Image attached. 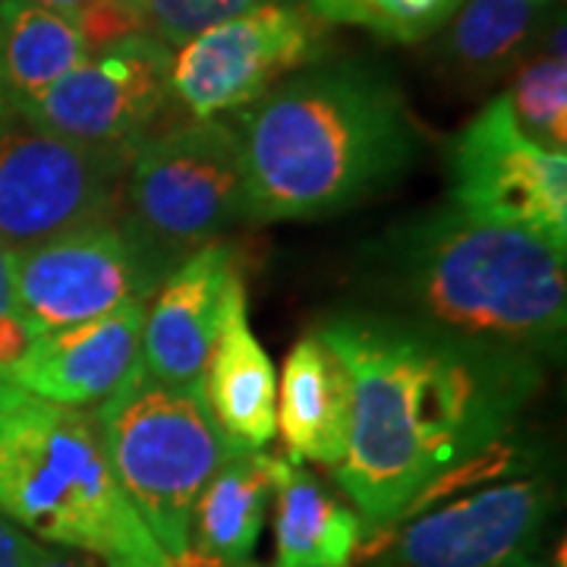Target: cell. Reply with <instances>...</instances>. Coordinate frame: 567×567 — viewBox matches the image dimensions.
Here are the masks:
<instances>
[{
    "instance_id": "6da1fadb",
    "label": "cell",
    "mask_w": 567,
    "mask_h": 567,
    "mask_svg": "<svg viewBox=\"0 0 567 567\" xmlns=\"http://www.w3.org/2000/svg\"><path fill=\"white\" fill-rule=\"evenodd\" d=\"M316 334L353 385L350 442L334 480L369 529L391 527L498 445L543 382L536 357L388 309L331 312Z\"/></svg>"
},
{
    "instance_id": "7a4b0ae2",
    "label": "cell",
    "mask_w": 567,
    "mask_h": 567,
    "mask_svg": "<svg viewBox=\"0 0 567 567\" xmlns=\"http://www.w3.org/2000/svg\"><path fill=\"white\" fill-rule=\"evenodd\" d=\"M249 224L341 215L404 181L420 155L404 92L369 61H319L237 117Z\"/></svg>"
},
{
    "instance_id": "3957f363",
    "label": "cell",
    "mask_w": 567,
    "mask_h": 567,
    "mask_svg": "<svg viewBox=\"0 0 567 567\" xmlns=\"http://www.w3.org/2000/svg\"><path fill=\"white\" fill-rule=\"evenodd\" d=\"M375 309L555 360L567 331V252L546 237L442 205L388 227L363 249Z\"/></svg>"
},
{
    "instance_id": "277c9868",
    "label": "cell",
    "mask_w": 567,
    "mask_h": 567,
    "mask_svg": "<svg viewBox=\"0 0 567 567\" xmlns=\"http://www.w3.org/2000/svg\"><path fill=\"white\" fill-rule=\"evenodd\" d=\"M0 517L104 567H177L117 483L89 410L0 379Z\"/></svg>"
},
{
    "instance_id": "5b68a950",
    "label": "cell",
    "mask_w": 567,
    "mask_h": 567,
    "mask_svg": "<svg viewBox=\"0 0 567 567\" xmlns=\"http://www.w3.org/2000/svg\"><path fill=\"white\" fill-rule=\"evenodd\" d=\"M92 416L130 505L164 555L186 567L196 498L237 451L215 423L203 385H164L136 360Z\"/></svg>"
},
{
    "instance_id": "8992f818",
    "label": "cell",
    "mask_w": 567,
    "mask_h": 567,
    "mask_svg": "<svg viewBox=\"0 0 567 567\" xmlns=\"http://www.w3.org/2000/svg\"><path fill=\"white\" fill-rule=\"evenodd\" d=\"M117 218L171 268L249 224L237 123L212 117L148 136L130 155Z\"/></svg>"
},
{
    "instance_id": "52a82bcc",
    "label": "cell",
    "mask_w": 567,
    "mask_h": 567,
    "mask_svg": "<svg viewBox=\"0 0 567 567\" xmlns=\"http://www.w3.org/2000/svg\"><path fill=\"white\" fill-rule=\"evenodd\" d=\"M328 29L300 0H275L205 29L174 51L171 102L193 121L246 111L281 80L324 61Z\"/></svg>"
},
{
    "instance_id": "ba28073f",
    "label": "cell",
    "mask_w": 567,
    "mask_h": 567,
    "mask_svg": "<svg viewBox=\"0 0 567 567\" xmlns=\"http://www.w3.org/2000/svg\"><path fill=\"white\" fill-rule=\"evenodd\" d=\"M130 155L99 152L20 117L0 126V244L25 252L117 218Z\"/></svg>"
},
{
    "instance_id": "9c48e42d",
    "label": "cell",
    "mask_w": 567,
    "mask_h": 567,
    "mask_svg": "<svg viewBox=\"0 0 567 567\" xmlns=\"http://www.w3.org/2000/svg\"><path fill=\"white\" fill-rule=\"evenodd\" d=\"M174 268L111 218L13 252L17 312L32 338L148 303Z\"/></svg>"
},
{
    "instance_id": "30bf717a",
    "label": "cell",
    "mask_w": 567,
    "mask_h": 567,
    "mask_svg": "<svg viewBox=\"0 0 567 567\" xmlns=\"http://www.w3.org/2000/svg\"><path fill=\"white\" fill-rule=\"evenodd\" d=\"M447 183L457 212L567 246V152L529 140L505 95L451 140Z\"/></svg>"
},
{
    "instance_id": "8fae6325",
    "label": "cell",
    "mask_w": 567,
    "mask_h": 567,
    "mask_svg": "<svg viewBox=\"0 0 567 567\" xmlns=\"http://www.w3.org/2000/svg\"><path fill=\"white\" fill-rule=\"evenodd\" d=\"M171 61L174 51L148 32L111 41L17 117L99 152L133 155L171 104Z\"/></svg>"
},
{
    "instance_id": "7c38bea8",
    "label": "cell",
    "mask_w": 567,
    "mask_h": 567,
    "mask_svg": "<svg viewBox=\"0 0 567 567\" xmlns=\"http://www.w3.org/2000/svg\"><path fill=\"white\" fill-rule=\"evenodd\" d=\"M551 511L546 480H514L435 507L394 536L398 567H539L533 561Z\"/></svg>"
},
{
    "instance_id": "4fadbf2b",
    "label": "cell",
    "mask_w": 567,
    "mask_h": 567,
    "mask_svg": "<svg viewBox=\"0 0 567 567\" xmlns=\"http://www.w3.org/2000/svg\"><path fill=\"white\" fill-rule=\"evenodd\" d=\"M244 284L237 249L224 240L186 256L145 306L140 363L164 385H203L227 303Z\"/></svg>"
},
{
    "instance_id": "5bb4252c",
    "label": "cell",
    "mask_w": 567,
    "mask_h": 567,
    "mask_svg": "<svg viewBox=\"0 0 567 567\" xmlns=\"http://www.w3.org/2000/svg\"><path fill=\"white\" fill-rule=\"evenodd\" d=\"M145 306L130 303L102 319L32 338L0 379L73 410L104 404L140 360Z\"/></svg>"
},
{
    "instance_id": "9a60e30c",
    "label": "cell",
    "mask_w": 567,
    "mask_h": 567,
    "mask_svg": "<svg viewBox=\"0 0 567 567\" xmlns=\"http://www.w3.org/2000/svg\"><path fill=\"white\" fill-rule=\"evenodd\" d=\"M353 385L341 357L316 331L290 347L278 391V432L290 461L334 466L344 461Z\"/></svg>"
},
{
    "instance_id": "2e32d148",
    "label": "cell",
    "mask_w": 567,
    "mask_h": 567,
    "mask_svg": "<svg viewBox=\"0 0 567 567\" xmlns=\"http://www.w3.org/2000/svg\"><path fill=\"white\" fill-rule=\"evenodd\" d=\"M203 391L218 429L237 447L265 451L278 435V369L249 328L246 284L227 303L205 365Z\"/></svg>"
},
{
    "instance_id": "e0dca14e",
    "label": "cell",
    "mask_w": 567,
    "mask_h": 567,
    "mask_svg": "<svg viewBox=\"0 0 567 567\" xmlns=\"http://www.w3.org/2000/svg\"><path fill=\"white\" fill-rule=\"evenodd\" d=\"M278 457L237 447L208 480L189 517L186 567H227L249 561L275 498Z\"/></svg>"
},
{
    "instance_id": "ac0fdd59",
    "label": "cell",
    "mask_w": 567,
    "mask_h": 567,
    "mask_svg": "<svg viewBox=\"0 0 567 567\" xmlns=\"http://www.w3.org/2000/svg\"><path fill=\"white\" fill-rule=\"evenodd\" d=\"M275 567H350L363 520L334 488L297 461H278Z\"/></svg>"
},
{
    "instance_id": "d6986e66",
    "label": "cell",
    "mask_w": 567,
    "mask_h": 567,
    "mask_svg": "<svg viewBox=\"0 0 567 567\" xmlns=\"http://www.w3.org/2000/svg\"><path fill=\"white\" fill-rule=\"evenodd\" d=\"M85 58L89 44L66 17L29 0H0V89L13 114H25Z\"/></svg>"
},
{
    "instance_id": "ffe728a7",
    "label": "cell",
    "mask_w": 567,
    "mask_h": 567,
    "mask_svg": "<svg viewBox=\"0 0 567 567\" xmlns=\"http://www.w3.org/2000/svg\"><path fill=\"white\" fill-rule=\"evenodd\" d=\"M445 39L447 63L473 82L495 80L527 58L546 17L539 0H464Z\"/></svg>"
},
{
    "instance_id": "44dd1931",
    "label": "cell",
    "mask_w": 567,
    "mask_h": 567,
    "mask_svg": "<svg viewBox=\"0 0 567 567\" xmlns=\"http://www.w3.org/2000/svg\"><path fill=\"white\" fill-rule=\"evenodd\" d=\"M511 114L529 140L551 152H567V54L565 20L546 35V48L520 61L511 92H505Z\"/></svg>"
},
{
    "instance_id": "7402d4cb",
    "label": "cell",
    "mask_w": 567,
    "mask_h": 567,
    "mask_svg": "<svg viewBox=\"0 0 567 567\" xmlns=\"http://www.w3.org/2000/svg\"><path fill=\"white\" fill-rule=\"evenodd\" d=\"M306 7L328 25H353L375 39L416 44L445 29L464 0H306Z\"/></svg>"
},
{
    "instance_id": "603a6c76",
    "label": "cell",
    "mask_w": 567,
    "mask_h": 567,
    "mask_svg": "<svg viewBox=\"0 0 567 567\" xmlns=\"http://www.w3.org/2000/svg\"><path fill=\"white\" fill-rule=\"evenodd\" d=\"M265 3L275 0H136L145 32L164 41L171 51L203 35L205 29L244 17Z\"/></svg>"
},
{
    "instance_id": "cb8c5ba5",
    "label": "cell",
    "mask_w": 567,
    "mask_h": 567,
    "mask_svg": "<svg viewBox=\"0 0 567 567\" xmlns=\"http://www.w3.org/2000/svg\"><path fill=\"white\" fill-rule=\"evenodd\" d=\"M51 13H61L82 32L89 51L145 32L136 0H29Z\"/></svg>"
},
{
    "instance_id": "d4e9b609",
    "label": "cell",
    "mask_w": 567,
    "mask_h": 567,
    "mask_svg": "<svg viewBox=\"0 0 567 567\" xmlns=\"http://www.w3.org/2000/svg\"><path fill=\"white\" fill-rule=\"evenodd\" d=\"M32 334L17 312V290H13V252L0 244V372L22 357Z\"/></svg>"
},
{
    "instance_id": "484cf974",
    "label": "cell",
    "mask_w": 567,
    "mask_h": 567,
    "mask_svg": "<svg viewBox=\"0 0 567 567\" xmlns=\"http://www.w3.org/2000/svg\"><path fill=\"white\" fill-rule=\"evenodd\" d=\"M41 546L17 524L0 517V567H32Z\"/></svg>"
},
{
    "instance_id": "4316f807",
    "label": "cell",
    "mask_w": 567,
    "mask_h": 567,
    "mask_svg": "<svg viewBox=\"0 0 567 567\" xmlns=\"http://www.w3.org/2000/svg\"><path fill=\"white\" fill-rule=\"evenodd\" d=\"M32 567H102L95 558L82 555V551H51V548H41L39 558Z\"/></svg>"
},
{
    "instance_id": "83f0119b",
    "label": "cell",
    "mask_w": 567,
    "mask_h": 567,
    "mask_svg": "<svg viewBox=\"0 0 567 567\" xmlns=\"http://www.w3.org/2000/svg\"><path fill=\"white\" fill-rule=\"evenodd\" d=\"M7 114H10V104H7V95H3V89H0V126L7 121Z\"/></svg>"
},
{
    "instance_id": "f1b7e54d",
    "label": "cell",
    "mask_w": 567,
    "mask_h": 567,
    "mask_svg": "<svg viewBox=\"0 0 567 567\" xmlns=\"http://www.w3.org/2000/svg\"><path fill=\"white\" fill-rule=\"evenodd\" d=\"M227 567H265V565H249V561H244V565H227Z\"/></svg>"
},
{
    "instance_id": "f546056e",
    "label": "cell",
    "mask_w": 567,
    "mask_h": 567,
    "mask_svg": "<svg viewBox=\"0 0 567 567\" xmlns=\"http://www.w3.org/2000/svg\"><path fill=\"white\" fill-rule=\"evenodd\" d=\"M375 567H398V565H391V561H382V565H375Z\"/></svg>"
},
{
    "instance_id": "4dcf8cb0",
    "label": "cell",
    "mask_w": 567,
    "mask_h": 567,
    "mask_svg": "<svg viewBox=\"0 0 567 567\" xmlns=\"http://www.w3.org/2000/svg\"><path fill=\"white\" fill-rule=\"evenodd\" d=\"M539 3H546V7H548V3H551V0H539Z\"/></svg>"
}]
</instances>
